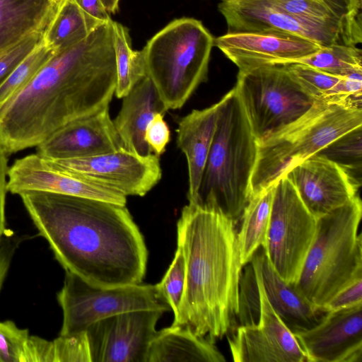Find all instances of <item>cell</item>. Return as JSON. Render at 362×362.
<instances>
[{
  "label": "cell",
  "instance_id": "cell-1",
  "mask_svg": "<svg viewBox=\"0 0 362 362\" xmlns=\"http://www.w3.org/2000/svg\"><path fill=\"white\" fill-rule=\"evenodd\" d=\"M116 81L112 20L56 52L0 109V146L8 155L37 146L64 125L109 106Z\"/></svg>",
  "mask_w": 362,
  "mask_h": 362
},
{
  "label": "cell",
  "instance_id": "cell-2",
  "mask_svg": "<svg viewBox=\"0 0 362 362\" xmlns=\"http://www.w3.org/2000/svg\"><path fill=\"white\" fill-rule=\"evenodd\" d=\"M18 195L66 272L100 287L142 283L148 250L126 205L45 192Z\"/></svg>",
  "mask_w": 362,
  "mask_h": 362
},
{
  "label": "cell",
  "instance_id": "cell-3",
  "mask_svg": "<svg viewBox=\"0 0 362 362\" xmlns=\"http://www.w3.org/2000/svg\"><path fill=\"white\" fill-rule=\"evenodd\" d=\"M235 226L219 211L189 202L177 223L185 284L173 325L187 326L214 343L237 326L243 266Z\"/></svg>",
  "mask_w": 362,
  "mask_h": 362
},
{
  "label": "cell",
  "instance_id": "cell-4",
  "mask_svg": "<svg viewBox=\"0 0 362 362\" xmlns=\"http://www.w3.org/2000/svg\"><path fill=\"white\" fill-rule=\"evenodd\" d=\"M257 154V140L234 86L218 101L215 134L192 204L216 209L237 224L251 198Z\"/></svg>",
  "mask_w": 362,
  "mask_h": 362
},
{
  "label": "cell",
  "instance_id": "cell-5",
  "mask_svg": "<svg viewBox=\"0 0 362 362\" xmlns=\"http://www.w3.org/2000/svg\"><path fill=\"white\" fill-rule=\"evenodd\" d=\"M361 127V107L315 101L300 117L257 141L251 197L274 185L296 165Z\"/></svg>",
  "mask_w": 362,
  "mask_h": 362
},
{
  "label": "cell",
  "instance_id": "cell-6",
  "mask_svg": "<svg viewBox=\"0 0 362 362\" xmlns=\"http://www.w3.org/2000/svg\"><path fill=\"white\" fill-rule=\"evenodd\" d=\"M362 203L356 195L317 218L314 240L295 288L311 303L325 308L341 289L362 279V237L358 233Z\"/></svg>",
  "mask_w": 362,
  "mask_h": 362
},
{
  "label": "cell",
  "instance_id": "cell-7",
  "mask_svg": "<svg viewBox=\"0 0 362 362\" xmlns=\"http://www.w3.org/2000/svg\"><path fill=\"white\" fill-rule=\"evenodd\" d=\"M214 37L192 18L175 19L143 48L146 74L167 110L181 108L207 80Z\"/></svg>",
  "mask_w": 362,
  "mask_h": 362
},
{
  "label": "cell",
  "instance_id": "cell-8",
  "mask_svg": "<svg viewBox=\"0 0 362 362\" xmlns=\"http://www.w3.org/2000/svg\"><path fill=\"white\" fill-rule=\"evenodd\" d=\"M235 87L257 141L300 117L315 103L285 65L238 71Z\"/></svg>",
  "mask_w": 362,
  "mask_h": 362
},
{
  "label": "cell",
  "instance_id": "cell-9",
  "mask_svg": "<svg viewBox=\"0 0 362 362\" xmlns=\"http://www.w3.org/2000/svg\"><path fill=\"white\" fill-rule=\"evenodd\" d=\"M57 301L63 313L61 335L83 332L91 324L123 312L171 310L159 296L155 284L100 287L69 272H66Z\"/></svg>",
  "mask_w": 362,
  "mask_h": 362
},
{
  "label": "cell",
  "instance_id": "cell-10",
  "mask_svg": "<svg viewBox=\"0 0 362 362\" xmlns=\"http://www.w3.org/2000/svg\"><path fill=\"white\" fill-rule=\"evenodd\" d=\"M218 8L228 33L276 31L300 36L322 47L362 42V20L346 23L316 21L287 13L269 0H220Z\"/></svg>",
  "mask_w": 362,
  "mask_h": 362
},
{
  "label": "cell",
  "instance_id": "cell-11",
  "mask_svg": "<svg viewBox=\"0 0 362 362\" xmlns=\"http://www.w3.org/2000/svg\"><path fill=\"white\" fill-rule=\"evenodd\" d=\"M317 223L289 179H279L274 184L264 249L272 267L285 281H296L314 240Z\"/></svg>",
  "mask_w": 362,
  "mask_h": 362
},
{
  "label": "cell",
  "instance_id": "cell-12",
  "mask_svg": "<svg viewBox=\"0 0 362 362\" xmlns=\"http://www.w3.org/2000/svg\"><path fill=\"white\" fill-rule=\"evenodd\" d=\"M47 160L62 171L95 182L126 197L145 196L162 177L159 157L153 153L141 156L124 147L88 157Z\"/></svg>",
  "mask_w": 362,
  "mask_h": 362
},
{
  "label": "cell",
  "instance_id": "cell-13",
  "mask_svg": "<svg viewBox=\"0 0 362 362\" xmlns=\"http://www.w3.org/2000/svg\"><path fill=\"white\" fill-rule=\"evenodd\" d=\"M159 310H136L103 318L85 330L91 362H145Z\"/></svg>",
  "mask_w": 362,
  "mask_h": 362
},
{
  "label": "cell",
  "instance_id": "cell-14",
  "mask_svg": "<svg viewBox=\"0 0 362 362\" xmlns=\"http://www.w3.org/2000/svg\"><path fill=\"white\" fill-rule=\"evenodd\" d=\"M257 281L260 315L256 325L235 327L228 337L235 362H308L294 334L274 310L264 293L259 275Z\"/></svg>",
  "mask_w": 362,
  "mask_h": 362
},
{
  "label": "cell",
  "instance_id": "cell-15",
  "mask_svg": "<svg viewBox=\"0 0 362 362\" xmlns=\"http://www.w3.org/2000/svg\"><path fill=\"white\" fill-rule=\"evenodd\" d=\"M285 176L317 219L354 199L361 185L350 169L322 153L296 165Z\"/></svg>",
  "mask_w": 362,
  "mask_h": 362
},
{
  "label": "cell",
  "instance_id": "cell-16",
  "mask_svg": "<svg viewBox=\"0 0 362 362\" xmlns=\"http://www.w3.org/2000/svg\"><path fill=\"white\" fill-rule=\"evenodd\" d=\"M214 45L235 64L239 72L296 63L322 48L300 36L276 31L226 33L214 38Z\"/></svg>",
  "mask_w": 362,
  "mask_h": 362
},
{
  "label": "cell",
  "instance_id": "cell-17",
  "mask_svg": "<svg viewBox=\"0 0 362 362\" xmlns=\"http://www.w3.org/2000/svg\"><path fill=\"white\" fill-rule=\"evenodd\" d=\"M8 191L14 194L24 192H45L105 201L126 205L123 194L62 171L37 153L15 160L8 171Z\"/></svg>",
  "mask_w": 362,
  "mask_h": 362
},
{
  "label": "cell",
  "instance_id": "cell-18",
  "mask_svg": "<svg viewBox=\"0 0 362 362\" xmlns=\"http://www.w3.org/2000/svg\"><path fill=\"white\" fill-rule=\"evenodd\" d=\"M294 336L308 362H361L362 303L330 310L315 327Z\"/></svg>",
  "mask_w": 362,
  "mask_h": 362
},
{
  "label": "cell",
  "instance_id": "cell-19",
  "mask_svg": "<svg viewBox=\"0 0 362 362\" xmlns=\"http://www.w3.org/2000/svg\"><path fill=\"white\" fill-rule=\"evenodd\" d=\"M123 147L109 112V106L72 121L54 131L37 146L49 160L93 156Z\"/></svg>",
  "mask_w": 362,
  "mask_h": 362
},
{
  "label": "cell",
  "instance_id": "cell-20",
  "mask_svg": "<svg viewBox=\"0 0 362 362\" xmlns=\"http://www.w3.org/2000/svg\"><path fill=\"white\" fill-rule=\"evenodd\" d=\"M250 262L259 275L268 301L293 334L315 327L325 318L329 310L311 303L293 284L285 281L272 267L263 247L257 250Z\"/></svg>",
  "mask_w": 362,
  "mask_h": 362
},
{
  "label": "cell",
  "instance_id": "cell-21",
  "mask_svg": "<svg viewBox=\"0 0 362 362\" xmlns=\"http://www.w3.org/2000/svg\"><path fill=\"white\" fill-rule=\"evenodd\" d=\"M122 99L112 122L122 146L141 156L152 153L144 139L146 128L156 113L168 111L153 82L146 76Z\"/></svg>",
  "mask_w": 362,
  "mask_h": 362
},
{
  "label": "cell",
  "instance_id": "cell-22",
  "mask_svg": "<svg viewBox=\"0 0 362 362\" xmlns=\"http://www.w3.org/2000/svg\"><path fill=\"white\" fill-rule=\"evenodd\" d=\"M218 102L193 110L178 122L177 144L185 153L188 169V202H195L215 134Z\"/></svg>",
  "mask_w": 362,
  "mask_h": 362
},
{
  "label": "cell",
  "instance_id": "cell-23",
  "mask_svg": "<svg viewBox=\"0 0 362 362\" xmlns=\"http://www.w3.org/2000/svg\"><path fill=\"white\" fill-rule=\"evenodd\" d=\"M214 343L185 325H171L156 331L145 362H225Z\"/></svg>",
  "mask_w": 362,
  "mask_h": 362
},
{
  "label": "cell",
  "instance_id": "cell-24",
  "mask_svg": "<svg viewBox=\"0 0 362 362\" xmlns=\"http://www.w3.org/2000/svg\"><path fill=\"white\" fill-rule=\"evenodd\" d=\"M59 6L49 0H0V52L45 31Z\"/></svg>",
  "mask_w": 362,
  "mask_h": 362
},
{
  "label": "cell",
  "instance_id": "cell-25",
  "mask_svg": "<svg viewBox=\"0 0 362 362\" xmlns=\"http://www.w3.org/2000/svg\"><path fill=\"white\" fill-rule=\"evenodd\" d=\"M274 185L252 196L242 214L236 239L242 266L248 263L260 247H264L269 228Z\"/></svg>",
  "mask_w": 362,
  "mask_h": 362
},
{
  "label": "cell",
  "instance_id": "cell-26",
  "mask_svg": "<svg viewBox=\"0 0 362 362\" xmlns=\"http://www.w3.org/2000/svg\"><path fill=\"white\" fill-rule=\"evenodd\" d=\"M102 23L74 0H64L47 27L42 42L55 52L61 51L81 41Z\"/></svg>",
  "mask_w": 362,
  "mask_h": 362
},
{
  "label": "cell",
  "instance_id": "cell-27",
  "mask_svg": "<svg viewBox=\"0 0 362 362\" xmlns=\"http://www.w3.org/2000/svg\"><path fill=\"white\" fill-rule=\"evenodd\" d=\"M287 13L327 23L362 20V0H269Z\"/></svg>",
  "mask_w": 362,
  "mask_h": 362
},
{
  "label": "cell",
  "instance_id": "cell-28",
  "mask_svg": "<svg viewBox=\"0 0 362 362\" xmlns=\"http://www.w3.org/2000/svg\"><path fill=\"white\" fill-rule=\"evenodd\" d=\"M114 46L117 81L115 94L122 98L144 77L147 76L142 49L133 50L128 29L113 21Z\"/></svg>",
  "mask_w": 362,
  "mask_h": 362
},
{
  "label": "cell",
  "instance_id": "cell-29",
  "mask_svg": "<svg viewBox=\"0 0 362 362\" xmlns=\"http://www.w3.org/2000/svg\"><path fill=\"white\" fill-rule=\"evenodd\" d=\"M296 63L341 77L355 71L362 70V50L357 46L332 45L322 47Z\"/></svg>",
  "mask_w": 362,
  "mask_h": 362
},
{
  "label": "cell",
  "instance_id": "cell-30",
  "mask_svg": "<svg viewBox=\"0 0 362 362\" xmlns=\"http://www.w3.org/2000/svg\"><path fill=\"white\" fill-rule=\"evenodd\" d=\"M55 52L42 42L17 65L0 86V109L30 83Z\"/></svg>",
  "mask_w": 362,
  "mask_h": 362
},
{
  "label": "cell",
  "instance_id": "cell-31",
  "mask_svg": "<svg viewBox=\"0 0 362 362\" xmlns=\"http://www.w3.org/2000/svg\"><path fill=\"white\" fill-rule=\"evenodd\" d=\"M284 65L303 92L315 101L324 100L342 77L333 76L300 63Z\"/></svg>",
  "mask_w": 362,
  "mask_h": 362
},
{
  "label": "cell",
  "instance_id": "cell-32",
  "mask_svg": "<svg viewBox=\"0 0 362 362\" xmlns=\"http://www.w3.org/2000/svg\"><path fill=\"white\" fill-rule=\"evenodd\" d=\"M259 315L257 281L254 267L250 261L243 267L240 279L237 326L256 325Z\"/></svg>",
  "mask_w": 362,
  "mask_h": 362
},
{
  "label": "cell",
  "instance_id": "cell-33",
  "mask_svg": "<svg viewBox=\"0 0 362 362\" xmlns=\"http://www.w3.org/2000/svg\"><path fill=\"white\" fill-rule=\"evenodd\" d=\"M185 264L182 251L177 245L174 258L161 281L156 285L160 298L170 308L174 315L177 313L184 293Z\"/></svg>",
  "mask_w": 362,
  "mask_h": 362
},
{
  "label": "cell",
  "instance_id": "cell-34",
  "mask_svg": "<svg viewBox=\"0 0 362 362\" xmlns=\"http://www.w3.org/2000/svg\"><path fill=\"white\" fill-rule=\"evenodd\" d=\"M361 127L341 136L319 153L346 166L351 171L357 168L361 170Z\"/></svg>",
  "mask_w": 362,
  "mask_h": 362
},
{
  "label": "cell",
  "instance_id": "cell-35",
  "mask_svg": "<svg viewBox=\"0 0 362 362\" xmlns=\"http://www.w3.org/2000/svg\"><path fill=\"white\" fill-rule=\"evenodd\" d=\"M30 337L11 320L0 321V362H25V348Z\"/></svg>",
  "mask_w": 362,
  "mask_h": 362
},
{
  "label": "cell",
  "instance_id": "cell-36",
  "mask_svg": "<svg viewBox=\"0 0 362 362\" xmlns=\"http://www.w3.org/2000/svg\"><path fill=\"white\" fill-rule=\"evenodd\" d=\"M54 362H91L86 332L61 335L52 341Z\"/></svg>",
  "mask_w": 362,
  "mask_h": 362
},
{
  "label": "cell",
  "instance_id": "cell-37",
  "mask_svg": "<svg viewBox=\"0 0 362 362\" xmlns=\"http://www.w3.org/2000/svg\"><path fill=\"white\" fill-rule=\"evenodd\" d=\"M45 31L31 34L16 45L0 52V86L17 65L42 42Z\"/></svg>",
  "mask_w": 362,
  "mask_h": 362
},
{
  "label": "cell",
  "instance_id": "cell-38",
  "mask_svg": "<svg viewBox=\"0 0 362 362\" xmlns=\"http://www.w3.org/2000/svg\"><path fill=\"white\" fill-rule=\"evenodd\" d=\"M163 113H156L148 122L144 139L151 153L160 158L170 139V132Z\"/></svg>",
  "mask_w": 362,
  "mask_h": 362
},
{
  "label": "cell",
  "instance_id": "cell-39",
  "mask_svg": "<svg viewBox=\"0 0 362 362\" xmlns=\"http://www.w3.org/2000/svg\"><path fill=\"white\" fill-rule=\"evenodd\" d=\"M362 303V279H359L339 291L325 306L336 310Z\"/></svg>",
  "mask_w": 362,
  "mask_h": 362
},
{
  "label": "cell",
  "instance_id": "cell-40",
  "mask_svg": "<svg viewBox=\"0 0 362 362\" xmlns=\"http://www.w3.org/2000/svg\"><path fill=\"white\" fill-rule=\"evenodd\" d=\"M25 362H54L52 341L30 335L26 344Z\"/></svg>",
  "mask_w": 362,
  "mask_h": 362
},
{
  "label": "cell",
  "instance_id": "cell-41",
  "mask_svg": "<svg viewBox=\"0 0 362 362\" xmlns=\"http://www.w3.org/2000/svg\"><path fill=\"white\" fill-rule=\"evenodd\" d=\"M8 154L0 146V238L6 233V197L8 192Z\"/></svg>",
  "mask_w": 362,
  "mask_h": 362
},
{
  "label": "cell",
  "instance_id": "cell-42",
  "mask_svg": "<svg viewBox=\"0 0 362 362\" xmlns=\"http://www.w3.org/2000/svg\"><path fill=\"white\" fill-rule=\"evenodd\" d=\"M78 6L88 15L102 22L112 21L101 0H74Z\"/></svg>",
  "mask_w": 362,
  "mask_h": 362
},
{
  "label": "cell",
  "instance_id": "cell-43",
  "mask_svg": "<svg viewBox=\"0 0 362 362\" xmlns=\"http://www.w3.org/2000/svg\"><path fill=\"white\" fill-rule=\"evenodd\" d=\"M108 13H115L118 10L119 0H101Z\"/></svg>",
  "mask_w": 362,
  "mask_h": 362
},
{
  "label": "cell",
  "instance_id": "cell-44",
  "mask_svg": "<svg viewBox=\"0 0 362 362\" xmlns=\"http://www.w3.org/2000/svg\"><path fill=\"white\" fill-rule=\"evenodd\" d=\"M49 1H51L52 3H54L57 5H59L64 0H49Z\"/></svg>",
  "mask_w": 362,
  "mask_h": 362
}]
</instances>
